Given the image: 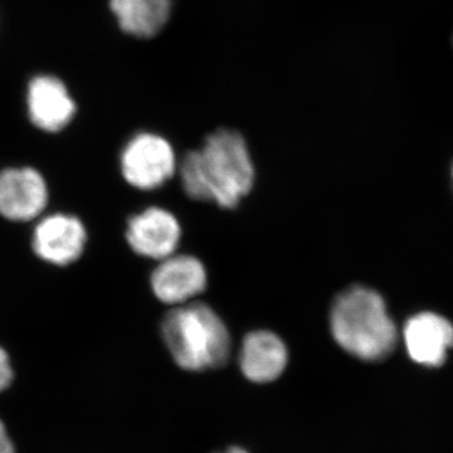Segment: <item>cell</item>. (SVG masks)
Here are the masks:
<instances>
[{
    "instance_id": "cell-1",
    "label": "cell",
    "mask_w": 453,
    "mask_h": 453,
    "mask_svg": "<svg viewBox=\"0 0 453 453\" xmlns=\"http://www.w3.org/2000/svg\"><path fill=\"white\" fill-rule=\"evenodd\" d=\"M180 179L189 198L234 210L255 183V166L246 140L234 130L211 134L201 149L184 155Z\"/></svg>"
},
{
    "instance_id": "cell-2",
    "label": "cell",
    "mask_w": 453,
    "mask_h": 453,
    "mask_svg": "<svg viewBox=\"0 0 453 453\" xmlns=\"http://www.w3.org/2000/svg\"><path fill=\"white\" fill-rule=\"evenodd\" d=\"M330 329L340 348L365 362H380L395 350L398 332L377 291L353 286L334 300Z\"/></svg>"
},
{
    "instance_id": "cell-3",
    "label": "cell",
    "mask_w": 453,
    "mask_h": 453,
    "mask_svg": "<svg viewBox=\"0 0 453 453\" xmlns=\"http://www.w3.org/2000/svg\"><path fill=\"white\" fill-rule=\"evenodd\" d=\"M162 338L177 365L188 372L220 368L231 357L228 327L211 306L188 303L164 316Z\"/></svg>"
},
{
    "instance_id": "cell-4",
    "label": "cell",
    "mask_w": 453,
    "mask_h": 453,
    "mask_svg": "<svg viewBox=\"0 0 453 453\" xmlns=\"http://www.w3.org/2000/svg\"><path fill=\"white\" fill-rule=\"evenodd\" d=\"M177 157L168 140L154 133H139L125 145L121 172L130 186L155 190L173 178Z\"/></svg>"
},
{
    "instance_id": "cell-5",
    "label": "cell",
    "mask_w": 453,
    "mask_h": 453,
    "mask_svg": "<svg viewBox=\"0 0 453 453\" xmlns=\"http://www.w3.org/2000/svg\"><path fill=\"white\" fill-rule=\"evenodd\" d=\"M88 242L85 226L77 217L57 213L46 217L33 232V251L43 261L67 266L77 261Z\"/></svg>"
},
{
    "instance_id": "cell-6",
    "label": "cell",
    "mask_w": 453,
    "mask_h": 453,
    "mask_svg": "<svg viewBox=\"0 0 453 453\" xmlns=\"http://www.w3.org/2000/svg\"><path fill=\"white\" fill-rule=\"evenodd\" d=\"M49 203V188L41 173L32 168L0 172V214L13 222L37 219Z\"/></svg>"
},
{
    "instance_id": "cell-7",
    "label": "cell",
    "mask_w": 453,
    "mask_h": 453,
    "mask_svg": "<svg viewBox=\"0 0 453 453\" xmlns=\"http://www.w3.org/2000/svg\"><path fill=\"white\" fill-rule=\"evenodd\" d=\"M150 282L157 300L166 305H184L207 288V271L195 256L172 255L160 261Z\"/></svg>"
},
{
    "instance_id": "cell-8",
    "label": "cell",
    "mask_w": 453,
    "mask_h": 453,
    "mask_svg": "<svg viewBox=\"0 0 453 453\" xmlns=\"http://www.w3.org/2000/svg\"><path fill=\"white\" fill-rule=\"evenodd\" d=\"M180 238L179 220L164 208H148L131 217L127 222V243L142 257L162 261L174 255Z\"/></svg>"
},
{
    "instance_id": "cell-9",
    "label": "cell",
    "mask_w": 453,
    "mask_h": 453,
    "mask_svg": "<svg viewBox=\"0 0 453 453\" xmlns=\"http://www.w3.org/2000/svg\"><path fill=\"white\" fill-rule=\"evenodd\" d=\"M403 338L413 362L436 368L445 363L453 347V326L443 316L421 312L405 323Z\"/></svg>"
},
{
    "instance_id": "cell-10",
    "label": "cell",
    "mask_w": 453,
    "mask_h": 453,
    "mask_svg": "<svg viewBox=\"0 0 453 453\" xmlns=\"http://www.w3.org/2000/svg\"><path fill=\"white\" fill-rule=\"evenodd\" d=\"M27 105L31 121L47 133L61 131L76 113L73 98L61 80L52 76L35 77L29 83Z\"/></svg>"
},
{
    "instance_id": "cell-11",
    "label": "cell",
    "mask_w": 453,
    "mask_h": 453,
    "mask_svg": "<svg viewBox=\"0 0 453 453\" xmlns=\"http://www.w3.org/2000/svg\"><path fill=\"white\" fill-rule=\"evenodd\" d=\"M241 372L252 383H273L288 365V350L277 334L255 330L244 336L240 351Z\"/></svg>"
},
{
    "instance_id": "cell-12",
    "label": "cell",
    "mask_w": 453,
    "mask_h": 453,
    "mask_svg": "<svg viewBox=\"0 0 453 453\" xmlns=\"http://www.w3.org/2000/svg\"><path fill=\"white\" fill-rule=\"evenodd\" d=\"M121 31L136 38H151L169 22L173 0H110Z\"/></svg>"
},
{
    "instance_id": "cell-13",
    "label": "cell",
    "mask_w": 453,
    "mask_h": 453,
    "mask_svg": "<svg viewBox=\"0 0 453 453\" xmlns=\"http://www.w3.org/2000/svg\"><path fill=\"white\" fill-rule=\"evenodd\" d=\"M14 372L7 351L0 347V393L8 388L13 381Z\"/></svg>"
},
{
    "instance_id": "cell-14",
    "label": "cell",
    "mask_w": 453,
    "mask_h": 453,
    "mask_svg": "<svg viewBox=\"0 0 453 453\" xmlns=\"http://www.w3.org/2000/svg\"><path fill=\"white\" fill-rule=\"evenodd\" d=\"M0 453H16L13 442L8 436L4 423L0 421Z\"/></svg>"
},
{
    "instance_id": "cell-15",
    "label": "cell",
    "mask_w": 453,
    "mask_h": 453,
    "mask_svg": "<svg viewBox=\"0 0 453 453\" xmlns=\"http://www.w3.org/2000/svg\"><path fill=\"white\" fill-rule=\"evenodd\" d=\"M219 453H250V452L246 451V449H242V447L234 446V447H229V449H226L225 452H219Z\"/></svg>"
},
{
    "instance_id": "cell-16",
    "label": "cell",
    "mask_w": 453,
    "mask_h": 453,
    "mask_svg": "<svg viewBox=\"0 0 453 453\" xmlns=\"http://www.w3.org/2000/svg\"><path fill=\"white\" fill-rule=\"evenodd\" d=\"M452 175H453V172H452Z\"/></svg>"
}]
</instances>
